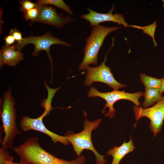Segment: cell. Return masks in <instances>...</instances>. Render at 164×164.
Returning <instances> with one entry per match:
<instances>
[{
    "instance_id": "obj_7",
    "label": "cell",
    "mask_w": 164,
    "mask_h": 164,
    "mask_svg": "<svg viewBox=\"0 0 164 164\" xmlns=\"http://www.w3.org/2000/svg\"><path fill=\"white\" fill-rule=\"evenodd\" d=\"M43 107L44 108V111L42 114L37 118H33L26 116L22 117L20 123L21 129L26 132L30 130L40 132L50 137L54 143L59 142L65 145H68L69 142L66 136L55 133L46 127L43 121V118L49 114L53 108L51 104H44Z\"/></svg>"
},
{
    "instance_id": "obj_26",
    "label": "cell",
    "mask_w": 164,
    "mask_h": 164,
    "mask_svg": "<svg viewBox=\"0 0 164 164\" xmlns=\"http://www.w3.org/2000/svg\"><path fill=\"white\" fill-rule=\"evenodd\" d=\"M162 1L163 3V7L164 9V0H162Z\"/></svg>"
},
{
    "instance_id": "obj_2",
    "label": "cell",
    "mask_w": 164,
    "mask_h": 164,
    "mask_svg": "<svg viewBox=\"0 0 164 164\" xmlns=\"http://www.w3.org/2000/svg\"><path fill=\"white\" fill-rule=\"evenodd\" d=\"M83 114L85 119L83 121L84 129L80 132L75 133L72 132H68L66 136L73 146L74 151L78 156L81 155L85 149L92 151L95 156L96 164H106L105 155L100 154L95 149L92 142L91 133L92 131L97 129L102 121L101 119L90 121L87 119V113L84 111Z\"/></svg>"
},
{
    "instance_id": "obj_8",
    "label": "cell",
    "mask_w": 164,
    "mask_h": 164,
    "mask_svg": "<svg viewBox=\"0 0 164 164\" xmlns=\"http://www.w3.org/2000/svg\"><path fill=\"white\" fill-rule=\"evenodd\" d=\"M136 122L142 117L150 120L149 128L154 137L162 130L164 120V95L162 99L153 106L146 108L136 105L133 107Z\"/></svg>"
},
{
    "instance_id": "obj_1",
    "label": "cell",
    "mask_w": 164,
    "mask_h": 164,
    "mask_svg": "<svg viewBox=\"0 0 164 164\" xmlns=\"http://www.w3.org/2000/svg\"><path fill=\"white\" fill-rule=\"evenodd\" d=\"M13 150L26 164H85V157L82 155L70 160L56 157L42 147L36 137L28 138Z\"/></svg>"
},
{
    "instance_id": "obj_21",
    "label": "cell",
    "mask_w": 164,
    "mask_h": 164,
    "mask_svg": "<svg viewBox=\"0 0 164 164\" xmlns=\"http://www.w3.org/2000/svg\"><path fill=\"white\" fill-rule=\"evenodd\" d=\"M10 156L6 149L2 147H1L0 148V164H3L5 160Z\"/></svg>"
},
{
    "instance_id": "obj_5",
    "label": "cell",
    "mask_w": 164,
    "mask_h": 164,
    "mask_svg": "<svg viewBox=\"0 0 164 164\" xmlns=\"http://www.w3.org/2000/svg\"><path fill=\"white\" fill-rule=\"evenodd\" d=\"M142 91L137 92L135 93L126 92L124 90L119 91L118 90L105 92L98 91L95 87H91L87 92L88 97H99L104 99L106 102L102 112L105 114L106 108H108V111L105 114V116L112 118L115 115L116 110L114 108V104L116 101L120 100H126L133 103L135 105L140 106L139 98L143 96Z\"/></svg>"
},
{
    "instance_id": "obj_25",
    "label": "cell",
    "mask_w": 164,
    "mask_h": 164,
    "mask_svg": "<svg viewBox=\"0 0 164 164\" xmlns=\"http://www.w3.org/2000/svg\"><path fill=\"white\" fill-rule=\"evenodd\" d=\"M15 164H26L20 160L19 162H15Z\"/></svg>"
},
{
    "instance_id": "obj_18",
    "label": "cell",
    "mask_w": 164,
    "mask_h": 164,
    "mask_svg": "<svg viewBox=\"0 0 164 164\" xmlns=\"http://www.w3.org/2000/svg\"><path fill=\"white\" fill-rule=\"evenodd\" d=\"M39 15V10L36 8L30 9L24 13V17L26 21L30 20V25L35 22Z\"/></svg>"
},
{
    "instance_id": "obj_23",
    "label": "cell",
    "mask_w": 164,
    "mask_h": 164,
    "mask_svg": "<svg viewBox=\"0 0 164 164\" xmlns=\"http://www.w3.org/2000/svg\"><path fill=\"white\" fill-rule=\"evenodd\" d=\"M3 164H15L14 162V158L11 155L5 160Z\"/></svg>"
},
{
    "instance_id": "obj_24",
    "label": "cell",
    "mask_w": 164,
    "mask_h": 164,
    "mask_svg": "<svg viewBox=\"0 0 164 164\" xmlns=\"http://www.w3.org/2000/svg\"><path fill=\"white\" fill-rule=\"evenodd\" d=\"M160 79L161 84L159 89L161 94H162L164 92V78Z\"/></svg>"
},
{
    "instance_id": "obj_13",
    "label": "cell",
    "mask_w": 164,
    "mask_h": 164,
    "mask_svg": "<svg viewBox=\"0 0 164 164\" xmlns=\"http://www.w3.org/2000/svg\"><path fill=\"white\" fill-rule=\"evenodd\" d=\"M136 148L132 139L131 138L128 142L125 141L120 146H114L106 152L107 155H111L113 158L111 164H119L121 160L128 154L133 151Z\"/></svg>"
},
{
    "instance_id": "obj_14",
    "label": "cell",
    "mask_w": 164,
    "mask_h": 164,
    "mask_svg": "<svg viewBox=\"0 0 164 164\" xmlns=\"http://www.w3.org/2000/svg\"><path fill=\"white\" fill-rule=\"evenodd\" d=\"M143 96L144 101L142 103L144 108H149L160 100L162 97L159 88H145Z\"/></svg>"
},
{
    "instance_id": "obj_17",
    "label": "cell",
    "mask_w": 164,
    "mask_h": 164,
    "mask_svg": "<svg viewBox=\"0 0 164 164\" xmlns=\"http://www.w3.org/2000/svg\"><path fill=\"white\" fill-rule=\"evenodd\" d=\"M156 26V21H155L153 23L148 26H141L133 25L132 27L141 29L143 30L144 33H146L151 36L153 40L154 46H157V43L155 39L154 35Z\"/></svg>"
},
{
    "instance_id": "obj_12",
    "label": "cell",
    "mask_w": 164,
    "mask_h": 164,
    "mask_svg": "<svg viewBox=\"0 0 164 164\" xmlns=\"http://www.w3.org/2000/svg\"><path fill=\"white\" fill-rule=\"evenodd\" d=\"M0 66L4 64L10 66H15L23 59V54L20 51L16 50L12 46L6 45L0 50Z\"/></svg>"
},
{
    "instance_id": "obj_10",
    "label": "cell",
    "mask_w": 164,
    "mask_h": 164,
    "mask_svg": "<svg viewBox=\"0 0 164 164\" xmlns=\"http://www.w3.org/2000/svg\"><path fill=\"white\" fill-rule=\"evenodd\" d=\"M36 4V7L39 10V15L35 22H39L62 28L74 20L70 16H65L63 13L58 12L54 7L47 5Z\"/></svg>"
},
{
    "instance_id": "obj_4",
    "label": "cell",
    "mask_w": 164,
    "mask_h": 164,
    "mask_svg": "<svg viewBox=\"0 0 164 164\" xmlns=\"http://www.w3.org/2000/svg\"><path fill=\"white\" fill-rule=\"evenodd\" d=\"M15 103L11 91L9 89L4 94L1 112V120L4 134L0 142L2 147L6 149L12 147L15 137L21 134L17 127L16 122Z\"/></svg>"
},
{
    "instance_id": "obj_3",
    "label": "cell",
    "mask_w": 164,
    "mask_h": 164,
    "mask_svg": "<svg viewBox=\"0 0 164 164\" xmlns=\"http://www.w3.org/2000/svg\"><path fill=\"white\" fill-rule=\"evenodd\" d=\"M92 27L90 35L85 39L86 44L84 49V56L79 65L80 70L86 69L91 64H97L98 53L105 38L108 34L122 27L105 26L99 24Z\"/></svg>"
},
{
    "instance_id": "obj_15",
    "label": "cell",
    "mask_w": 164,
    "mask_h": 164,
    "mask_svg": "<svg viewBox=\"0 0 164 164\" xmlns=\"http://www.w3.org/2000/svg\"><path fill=\"white\" fill-rule=\"evenodd\" d=\"M36 3L41 5H51L61 9L71 15L73 13L70 7L63 0H39Z\"/></svg>"
},
{
    "instance_id": "obj_11",
    "label": "cell",
    "mask_w": 164,
    "mask_h": 164,
    "mask_svg": "<svg viewBox=\"0 0 164 164\" xmlns=\"http://www.w3.org/2000/svg\"><path fill=\"white\" fill-rule=\"evenodd\" d=\"M114 9L115 6L113 5L109 12L103 13L95 12L90 8H88L87 9L89 12L81 15L80 18L88 22L92 27L105 22H113L122 25L125 27H132V25H129L125 21L122 14L112 13Z\"/></svg>"
},
{
    "instance_id": "obj_22",
    "label": "cell",
    "mask_w": 164,
    "mask_h": 164,
    "mask_svg": "<svg viewBox=\"0 0 164 164\" xmlns=\"http://www.w3.org/2000/svg\"><path fill=\"white\" fill-rule=\"evenodd\" d=\"M5 40V45L9 46L12 45L15 41L14 37L11 35L6 36Z\"/></svg>"
},
{
    "instance_id": "obj_20",
    "label": "cell",
    "mask_w": 164,
    "mask_h": 164,
    "mask_svg": "<svg viewBox=\"0 0 164 164\" xmlns=\"http://www.w3.org/2000/svg\"><path fill=\"white\" fill-rule=\"evenodd\" d=\"M9 34L12 35L18 44H20L22 42L23 38L22 36V33L16 28H12L10 31Z\"/></svg>"
},
{
    "instance_id": "obj_9",
    "label": "cell",
    "mask_w": 164,
    "mask_h": 164,
    "mask_svg": "<svg viewBox=\"0 0 164 164\" xmlns=\"http://www.w3.org/2000/svg\"><path fill=\"white\" fill-rule=\"evenodd\" d=\"M107 60L106 55L100 65L96 67L88 66L86 68L84 84L88 86L94 82H100L108 85L114 90L127 87L126 85L119 83L114 78L111 69L105 65Z\"/></svg>"
},
{
    "instance_id": "obj_6",
    "label": "cell",
    "mask_w": 164,
    "mask_h": 164,
    "mask_svg": "<svg viewBox=\"0 0 164 164\" xmlns=\"http://www.w3.org/2000/svg\"><path fill=\"white\" fill-rule=\"evenodd\" d=\"M32 44L34 46L32 55L37 56L40 52L45 51L49 58L52 69V60L50 54V47L54 44H58L67 47H71L72 45L63 40L53 36L50 32H47L40 36H30L23 38V40L20 44L16 43L12 46L16 50L20 51L27 45Z\"/></svg>"
},
{
    "instance_id": "obj_19",
    "label": "cell",
    "mask_w": 164,
    "mask_h": 164,
    "mask_svg": "<svg viewBox=\"0 0 164 164\" xmlns=\"http://www.w3.org/2000/svg\"><path fill=\"white\" fill-rule=\"evenodd\" d=\"M19 2L20 5L19 10L24 13L26 11L36 8V3L33 2L29 0H19Z\"/></svg>"
},
{
    "instance_id": "obj_16",
    "label": "cell",
    "mask_w": 164,
    "mask_h": 164,
    "mask_svg": "<svg viewBox=\"0 0 164 164\" xmlns=\"http://www.w3.org/2000/svg\"><path fill=\"white\" fill-rule=\"evenodd\" d=\"M141 82L145 88H159L161 84V79L148 76L145 73L140 75Z\"/></svg>"
}]
</instances>
